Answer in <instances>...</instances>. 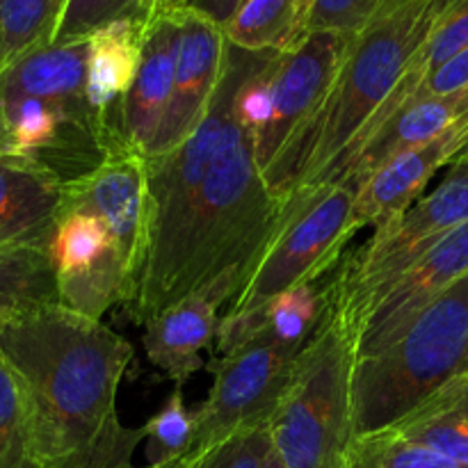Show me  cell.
Listing matches in <instances>:
<instances>
[{
  "label": "cell",
  "instance_id": "6da1fadb",
  "mask_svg": "<svg viewBox=\"0 0 468 468\" xmlns=\"http://www.w3.org/2000/svg\"><path fill=\"white\" fill-rule=\"evenodd\" d=\"M0 350L23 384L35 468H122L146 439L123 428L117 391L133 359L101 320L53 304L0 329Z\"/></svg>",
  "mask_w": 468,
  "mask_h": 468
},
{
  "label": "cell",
  "instance_id": "7a4b0ae2",
  "mask_svg": "<svg viewBox=\"0 0 468 468\" xmlns=\"http://www.w3.org/2000/svg\"><path fill=\"white\" fill-rule=\"evenodd\" d=\"M446 0H387L355 35L327 99L263 172L286 204L295 192L329 186L359 149L410 73Z\"/></svg>",
  "mask_w": 468,
  "mask_h": 468
},
{
  "label": "cell",
  "instance_id": "3957f363",
  "mask_svg": "<svg viewBox=\"0 0 468 468\" xmlns=\"http://www.w3.org/2000/svg\"><path fill=\"white\" fill-rule=\"evenodd\" d=\"M468 373V274L420 311L382 352L356 359L355 437L379 432Z\"/></svg>",
  "mask_w": 468,
  "mask_h": 468
},
{
  "label": "cell",
  "instance_id": "277c9868",
  "mask_svg": "<svg viewBox=\"0 0 468 468\" xmlns=\"http://www.w3.org/2000/svg\"><path fill=\"white\" fill-rule=\"evenodd\" d=\"M355 343L334 311L297 356L270 416L272 451L283 468H343L355 441Z\"/></svg>",
  "mask_w": 468,
  "mask_h": 468
},
{
  "label": "cell",
  "instance_id": "5b68a950",
  "mask_svg": "<svg viewBox=\"0 0 468 468\" xmlns=\"http://www.w3.org/2000/svg\"><path fill=\"white\" fill-rule=\"evenodd\" d=\"M468 224V163L457 158L437 190L379 224L375 236L343 263L329 283L334 311L355 343L370 302L441 238Z\"/></svg>",
  "mask_w": 468,
  "mask_h": 468
},
{
  "label": "cell",
  "instance_id": "8992f818",
  "mask_svg": "<svg viewBox=\"0 0 468 468\" xmlns=\"http://www.w3.org/2000/svg\"><path fill=\"white\" fill-rule=\"evenodd\" d=\"M356 187L346 181L320 190H300L286 201L291 215L265 250L247 286L229 306V314H247L268 304L288 288L318 282L356 233Z\"/></svg>",
  "mask_w": 468,
  "mask_h": 468
},
{
  "label": "cell",
  "instance_id": "52a82bcc",
  "mask_svg": "<svg viewBox=\"0 0 468 468\" xmlns=\"http://www.w3.org/2000/svg\"><path fill=\"white\" fill-rule=\"evenodd\" d=\"M304 346L286 343L268 327L219 356L208 398L195 414V439L186 457H197L231 434L272 416Z\"/></svg>",
  "mask_w": 468,
  "mask_h": 468
},
{
  "label": "cell",
  "instance_id": "ba28073f",
  "mask_svg": "<svg viewBox=\"0 0 468 468\" xmlns=\"http://www.w3.org/2000/svg\"><path fill=\"white\" fill-rule=\"evenodd\" d=\"M71 210L94 215L108 227L137 297L151 227L149 174L144 155L135 151H119L108 155L105 163L87 176L67 183L59 218Z\"/></svg>",
  "mask_w": 468,
  "mask_h": 468
},
{
  "label": "cell",
  "instance_id": "9c48e42d",
  "mask_svg": "<svg viewBox=\"0 0 468 468\" xmlns=\"http://www.w3.org/2000/svg\"><path fill=\"white\" fill-rule=\"evenodd\" d=\"M350 39L332 32H311L288 50L274 55L270 67L272 117L254 137L261 172L274 163L283 146L323 105L341 69Z\"/></svg>",
  "mask_w": 468,
  "mask_h": 468
},
{
  "label": "cell",
  "instance_id": "30bf717a",
  "mask_svg": "<svg viewBox=\"0 0 468 468\" xmlns=\"http://www.w3.org/2000/svg\"><path fill=\"white\" fill-rule=\"evenodd\" d=\"M468 274V224L448 233L368 304L355 336L356 359L391 346L423 309Z\"/></svg>",
  "mask_w": 468,
  "mask_h": 468
},
{
  "label": "cell",
  "instance_id": "8fae6325",
  "mask_svg": "<svg viewBox=\"0 0 468 468\" xmlns=\"http://www.w3.org/2000/svg\"><path fill=\"white\" fill-rule=\"evenodd\" d=\"M178 18L181 39L172 99L146 158L169 154L195 133L208 114L227 64L229 39L218 21L190 7L183 9Z\"/></svg>",
  "mask_w": 468,
  "mask_h": 468
},
{
  "label": "cell",
  "instance_id": "7c38bea8",
  "mask_svg": "<svg viewBox=\"0 0 468 468\" xmlns=\"http://www.w3.org/2000/svg\"><path fill=\"white\" fill-rule=\"evenodd\" d=\"M245 288L240 274H224L222 279L199 292L183 297L144 323L146 359L181 387L201 368V352L218 338V309L233 302Z\"/></svg>",
  "mask_w": 468,
  "mask_h": 468
},
{
  "label": "cell",
  "instance_id": "4fadbf2b",
  "mask_svg": "<svg viewBox=\"0 0 468 468\" xmlns=\"http://www.w3.org/2000/svg\"><path fill=\"white\" fill-rule=\"evenodd\" d=\"M468 146V119L448 133L396 154L379 165L359 186L355 201V229L388 222L419 201L434 174L452 165Z\"/></svg>",
  "mask_w": 468,
  "mask_h": 468
},
{
  "label": "cell",
  "instance_id": "5bb4252c",
  "mask_svg": "<svg viewBox=\"0 0 468 468\" xmlns=\"http://www.w3.org/2000/svg\"><path fill=\"white\" fill-rule=\"evenodd\" d=\"M146 30L142 18H122L87 39L85 91L108 155L131 151L122 140V105L140 69Z\"/></svg>",
  "mask_w": 468,
  "mask_h": 468
},
{
  "label": "cell",
  "instance_id": "9a60e30c",
  "mask_svg": "<svg viewBox=\"0 0 468 468\" xmlns=\"http://www.w3.org/2000/svg\"><path fill=\"white\" fill-rule=\"evenodd\" d=\"M468 119V87L446 96L416 99L375 128L350 155L332 183L346 181L356 187L396 154L437 140L439 135Z\"/></svg>",
  "mask_w": 468,
  "mask_h": 468
},
{
  "label": "cell",
  "instance_id": "2e32d148",
  "mask_svg": "<svg viewBox=\"0 0 468 468\" xmlns=\"http://www.w3.org/2000/svg\"><path fill=\"white\" fill-rule=\"evenodd\" d=\"M181 14V12H178ZM178 14L151 23L140 69L122 105V140L126 149L149 154L172 99L181 18Z\"/></svg>",
  "mask_w": 468,
  "mask_h": 468
},
{
  "label": "cell",
  "instance_id": "e0dca14e",
  "mask_svg": "<svg viewBox=\"0 0 468 468\" xmlns=\"http://www.w3.org/2000/svg\"><path fill=\"white\" fill-rule=\"evenodd\" d=\"M64 183L32 158L0 155V245H50Z\"/></svg>",
  "mask_w": 468,
  "mask_h": 468
},
{
  "label": "cell",
  "instance_id": "ac0fdd59",
  "mask_svg": "<svg viewBox=\"0 0 468 468\" xmlns=\"http://www.w3.org/2000/svg\"><path fill=\"white\" fill-rule=\"evenodd\" d=\"M388 430L468 466V373L443 384Z\"/></svg>",
  "mask_w": 468,
  "mask_h": 468
},
{
  "label": "cell",
  "instance_id": "d6986e66",
  "mask_svg": "<svg viewBox=\"0 0 468 468\" xmlns=\"http://www.w3.org/2000/svg\"><path fill=\"white\" fill-rule=\"evenodd\" d=\"M53 304H59V286L48 247L0 245V329Z\"/></svg>",
  "mask_w": 468,
  "mask_h": 468
},
{
  "label": "cell",
  "instance_id": "ffe728a7",
  "mask_svg": "<svg viewBox=\"0 0 468 468\" xmlns=\"http://www.w3.org/2000/svg\"><path fill=\"white\" fill-rule=\"evenodd\" d=\"M48 254L58 279L80 277L101 268H119L128 279L108 227L90 213H80V210L64 213L50 238ZM133 300H135V288H133Z\"/></svg>",
  "mask_w": 468,
  "mask_h": 468
},
{
  "label": "cell",
  "instance_id": "44dd1931",
  "mask_svg": "<svg viewBox=\"0 0 468 468\" xmlns=\"http://www.w3.org/2000/svg\"><path fill=\"white\" fill-rule=\"evenodd\" d=\"M222 27L236 48L251 53H282L304 39L300 0H240Z\"/></svg>",
  "mask_w": 468,
  "mask_h": 468
},
{
  "label": "cell",
  "instance_id": "7402d4cb",
  "mask_svg": "<svg viewBox=\"0 0 468 468\" xmlns=\"http://www.w3.org/2000/svg\"><path fill=\"white\" fill-rule=\"evenodd\" d=\"M464 48H468V0H446L443 7L439 9L437 18H434L432 27H430L423 46H420L419 53H416L410 73L402 78L396 94H393L391 99H388V103L382 108L373 131L382 126L391 114H396L398 110L405 108V105L410 103V99L414 96L416 87L420 85L423 78H428L430 73L437 71L443 62L455 58V55L462 53Z\"/></svg>",
  "mask_w": 468,
  "mask_h": 468
},
{
  "label": "cell",
  "instance_id": "603a6c76",
  "mask_svg": "<svg viewBox=\"0 0 468 468\" xmlns=\"http://www.w3.org/2000/svg\"><path fill=\"white\" fill-rule=\"evenodd\" d=\"M69 0H0V73L50 46Z\"/></svg>",
  "mask_w": 468,
  "mask_h": 468
},
{
  "label": "cell",
  "instance_id": "cb8c5ba5",
  "mask_svg": "<svg viewBox=\"0 0 468 468\" xmlns=\"http://www.w3.org/2000/svg\"><path fill=\"white\" fill-rule=\"evenodd\" d=\"M327 306L329 288H320L318 282H306L288 288L259 309L263 311L265 327L274 336L295 346H306L323 323Z\"/></svg>",
  "mask_w": 468,
  "mask_h": 468
},
{
  "label": "cell",
  "instance_id": "d4e9b609",
  "mask_svg": "<svg viewBox=\"0 0 468 468\" xmlns=\"http://www.w3.org/2000/svg\"><path fill=\"white\" fill-rule=\"evenodd\" d=\"M343 468H468L430 448L400 437L393 430L355 437Z\"/></svg>",
  "mask_w": 468,
  "mask_h": 468
},
{
  "label": "cell",
  "instance_id": "484cf974",
  "mask_svg": "<svg viewBox=\"0 0 468 468\" xmlns=\"http://www.w3.org/2000/svg\"><path fill=\"white\" fill-rule=\"evenodd\" d=\"M0 468H35L27 402L16 370L0 350Z\"/></svg>",
  "mask_w": 468,
  "mask_h": 468
},
{
  "label": "cell",
  "instance_id": "4316f807",
  "mask_svg": "<svg viewBox=\"0 0 468 468\" xmlns=\"http://www.w3.org/2000/svg\"><path fill=\"white\" fill-rule=\"evenodd\" d=\"M144 432L149 466L172 464L187 455L195 439V414L187 411L181 387H176L163 410L144 425Z\"/></svg>",
  "mask_w": 468,
  "mask_h": 468
},
{
  "label": "cell",
  "instance_id": "83f0119b",
  "mask_svg": "<svg viewBox=\"0 0 468 468\" xmlns=\"http://www.w3.org/2000/svg\"><path fill=\"white\" fill-rule=\"evenodd\" d=\"M272 452L270 420L231 434L197 457H183L178 468H263Z\"/></svg>",
  "mask_w": 468,
  "mask_h": 468
},
{
  "label": "cell",
  "instance_id": "f1b7e54d",
  "mask_svg": "<svg viewBox=\"0 0 468 468\" xmlns=\"http://www.w3.org/2000/svg\"><path fill=\"white\" fill-rule=\"evenodd\" d=\"M122 18H140L137 0H69L53 44L85 41L96 30Z\"/></svg>",
  "mask_w": 468,
  "mask_h": 468
},
{
  "label": "cell",
  "instance_id": "f546056e",
  "mask_svg": "<svg viewBox=\"0 0 468 468\" xmlns=\"http://www.w3.org/2000/svg\"><path fill=\"white\" fill-rule=\"evenodd\" d=\"M384 3L387 0H314L306 18V35L332 32L352 39L368 26Z\"/></svg>",
  "mask_w": 468,
  "mask_h": 468
},
{
  "label": "cell",
  "instance_id": "4dcf8cb0",
  "mask_svg": "<svg viewBox=\"0 0 468 468\" xmlns=\"http://www.w3.org/2000/svg\"><path fill=\"white\" fill-rule=\"evenodd\" d=\"M468 87V48L457 53L455 58H451L448 62H443L437 71L430 73L428 78L420 80V85L416 87L414 96L410 99H428V96H446L455 94V91L466 90Z\"/></svg>",
  "mask_w": 468,
  "mask_h": 468
},
{
  "label": "cell",
  "instance_id": "1f68e13d",
  "mask_svg": "<svg viewBox=\"0 0 468 468\" xmlns=\"http://www.w3.org/2000/svg\"><path fill=\"white\" fill-rule=\"evenodd\" d=\"M190 5L192 0H137V12H140V18L146 23V27H149L151 23L183 12Z\"/></svg>",
  "mask_w": 468,
  "mask_h": 468
},
{
  "label": "cell",
  "instance_id": "d6a6232c",
  "mask_svg": "<svg viewBox=\"0 0 468 468\" xmlns=\"http://www.w3.org/2000/svg\"><path fill=\"white\" fill-rule=\"evenodd\" d=\"M238 3L240 0H192L190 9H197V12L206 14L213 21H218L219 26H224L231 18V14L236 12Z\"/></svg>",
  "mask_w": 468,
  "mask_h": 468
},
{
  "label": "cell",
  "instance_id": "836d02e7",
  "mask_svg": "<svg viewBox=\"0 0 468 468\" xmlns=\"http://www.w3.org/2000/svg\"><path fill=\"white\" fill-rule=\"evenodd\" d=\"M311 5H314V0H300V23H302V35L304 37H306V18H309Z\"/></svg>",
  "mask_w": 468,
  "mask_h": 468
},
{
  "label": "cell",
  "instance_id": "e575fe53",
  "mask_svg": "<svg viewBox=\"0 0 468 468\" xmlns=\"http://www.w3.org/2000/svg\"><path fill=\"white\" fill-rule=\"evenodd\" d=\"M7 133H5V123H3V112H0V155L7 154Z\"/></svg>",
  "mask_w": 468,
  "mask_h": 468
},
{
  "label": "cell",
  "instance_id": "d590c367",
  "mask_svg": "<svg viewBox=\"0 0 468 468\" xmlns=\"http://www.w3.org/2000/svg\"><path fill=\"white\" fill-rule=\"evenodd\" d=\"M263 468H283V464L282 462H279V457L274 455V451L270 452V457H268V462H265V466Z\"/></svg>",
  "mask_w": 468,
  "mask_h": 468
},
{
  "label": "cell",
  "instance_id": "8d00e7d4",
  "mask_svg": "<svg viewBox=\"0 0 468 468\" xmlns=\"http://www.w3.org/2000/svg\"><path fill=\"white\" fill-rule=\"evenodd\" d=\"M178 464H181V460H178V462H172V464H163V466H149V464H146V466H142V468H178ZM122 468H137V466H122Z\"/></svg>",
  "mask_w": 468,
  "mask_h": 468
},
{
  "label": "cell",
  "instance_id": "74e56055",
  "mask_svg": "<svg viewBox=\"0 0 468 468\" xmlns=\"http://www.w3.org/2000/svg\"><path fill=\"white\" fill-rule=\"evenodd\" d=\"M460 160H466V163H468V146H466V149H464V151H462Z\"/></svg>",
  "mask_w": 468,
  "mask_h": 468
}]
</instances>
